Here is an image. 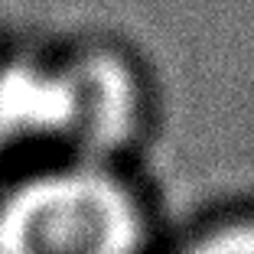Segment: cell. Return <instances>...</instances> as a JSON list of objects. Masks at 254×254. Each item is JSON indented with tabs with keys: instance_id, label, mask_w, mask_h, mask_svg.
Returning <instances> with one entry per match:
<instances>
[{
	"instance_id": "3957f363",
	"label": "cell",
	"mask_w": 254,
	"mask_h": 254,
	"mask_svg": "<svg viewBox=\"0 0 254 254\" xmlns=\"http://www.w3.org/2000/svg\"><path fill=\"white\" fill-rule=\"evenodd\" d=\"M68 134V82L59 59L13 56L0 62V147L59 143Z\"/></svg>"
},
{
	"instance_id": "5b68a950",
	"label": "cell",
	"mask_w": 254,
	"mask_h": 254,
	"mask_svg": "<svg viewBox=\"0 0 254 254\" xmlns=\"http://www.w3.org/2000/svg\"><path fill=\"white\" fill-rule=\"evenodd\" d=\"M3 157H7V153H3V147H0V160H3Z\"/></svg>"
},
{
	"instance_id": "277c9868",
	"label": "cell",
	"mask_w": 254,
	"mask_h": 254,
	"mask_svg": "<svg viewBox=\"0 0 254 254\" xmlns=\"http://www.w3.org/2000/svg\"><path fill=\"white\" fill-rule=\"evenodd\" d=\"M183 254H254V222L218 225L199 235Z\"/></svg>"
},
{
	"instance_id": "7a4b0ae2",
	"label": "cell",
	"mask_w": 254,
	"mask_h": 254,
	"mask_svg": "<svg viewBox=\"0 0 254 254\" xmlns=\"http://www.w3.org/2000/svg\"><path fill=\"white\" fill-rule=\"evenodd\" d=\"M68 82L65 157L111 163L143 127V82L124 53L82 46L62 56Z\"/></svg>"
},
{
	"instance_id": "6da1fadb",
	"label": "cell",
	"mask_w": 254,
	"mask_h": 254,
	"mask_svg": "<svg viewBox=\"0 0 254 254\" xmlns=\"http://www.w3.org/2000/svg\"><path fill=\"white\" fill-rule=\"evenodd\" d=\"M147 212L114 170L62 157L0 186V254H143Z\"/></svg>"
}]
</instances>
